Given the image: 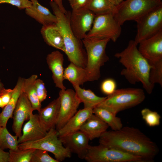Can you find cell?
<instances>
[{"mask_svg": "<svg viewBox=\"0 0 162 162\" xmlns=\"http://www.w3.org/2000/svg\"><path fill=\"white\" fill-rule=\"evenodd\" d=\"M99 143L152 162L159 152L156 144L139 129L123 127L119 130L106 131L99 138Z\"/></svg>", "mask_w": 162, "mask_h": 162, "instance_id": "1", "label": "cell"}, {"mask_svg": "<svg viewBox=\"0 0 162 162\" xmlns=\"http://www.w3.org/2000/svg\"><path fill=\"white\" fill-rule=\"evenodd\" d=\"M137 45L134 40H130L126 47L116 53L115 56L124 67L121 71V75L131 84L141 82L147 93L151 94L154 85L149 80L150 66L148 61L139 51Z\"/></svg>", "mask_w": 162, "mask_h": 162, "instance_id": "2", "label": "cell"}, {"mask_svg": "<svg viewBox=\"0 0 162 162\" xmlns=\"http://www.w3.org/2000/svg\"><path fill=\"white\" fill-rule=\"evenodd\" d=\"M50 4L54 14L57 18L56 24L63 37L64 52L70 63L85 68L87 63L86 50L83 48L82 40L78 38L74 34L70 28L69 13L65 14L62 12L57 5L53 0Z\"/></svg>", "mask_w": 162, "mask_h": 162, "instance_id": "3", "label": "cell"}, {"mask_svg": "<svg viewBox=\"0 0 162 162\" xmlns=\"http://www.w3.org/2000/svg\"><path fill=\"white\" fill-rule=\"evenodd\" d=\"M110 40L108 39H98L87 36L82 40L87 56L85 68L86 82L94 81L100 78V68L109 60L106 49Z\"/></svg>", "mask_w": 162, "mask_h": 162, "instance_id": "4", "label": "cell"}, {"mask_svg": "<svg viewBox=\"0 0 162 162\" xmlns=\"http://www.w3.org/2000/svg\"><path fill=\"white\" fill-rule=\"evenodd\" d=\"M145 97L143 90L140 88L116 89L112 94L106 96L97 107L105 109L116 115L121 111L140 104Z\"/></svg>", "mask_w": 162, "mask_h": 162, "instance_id": "5", "label": "cell"}, {"mask_svg": "<svg viewBox=\"0 0 162 162\" xmlns=\"http://www.w3.org/2000/svg\"><path fill=\"white\" fill-rule=\"evenodd\" d=\"M18 148L20 149H38L50 152L58 162L71 156L72 153L63 146L55 128L50 129L44 136L39 140L19 143Z\"/></svg>", "mask_w": 162, "mask_h": 162, "instance_id": "6", "label": "cell"}, {"mask_svg": "<svg viewBox=\"0 0 162 162\" xmlns=\"http://www.w3.org/2000/svg\"><path fill=\"white\" fill-rule=\"evenodd\" d=\"M162 5L161 0H126L116 7L114 16L121 25L135 21L148 12Z\"/></svg>", "mask_w": 162, "mask_h": 162, "instance_id": "7", "label": "cell"}, {"mask_svg": "<svg viewBox=\"0 0 162 162\" xmlns=\"http://www.w3.org/2000/svg\"><path fill=\"white\" fill-rule=\"evenodd\" d=\"M121 32V25L116 19L114 14L109 13L95 15L92 26L86 36L108 39L115 42Z\"/></svg>", "mask_w": 162, "mask_h": 162, "instance_id": "8", "label": "cell"}, {"mask_svg": "<svg viewBox=\"0 0 162 162\" xmlns=\"http://www.w3.org/2000/svg\"><path fill=\"white\" fill-rule=\"evenodd\" d=\"M84 159L88 162H145L140 157L100 144L89 145Z\"/></svg>", "mask_w": 162, "mask_h": 162, "instance_id": "9", "label": "cell"}, {"mask_svg": "<svg viewBox=\"0 0 162 162\" xmlns=\"http://www.w3.org/2000/svg\"><path fill=\"white\" fill-rule=\"evenodd\" d=\"M137 32L134 40L137 45L162 30V5L156 8L141 16L135 21Z\"/></svg>", "mask_w": 162, "mask_h": 162, "instance_id": "10", "label": "cell"}, {"mask_svg": "<svg viewBox=\"0 0 162 162\" xmlns=\"http://www.w3.org/2000/svg\"><path fill=\"white\" fill-rule=\"evenodd\" d=\"M59 97L60 107L55 128L57 131L61 129L75 114L81 103L75 91L71 89L61 90Z\"/></svg>", "mask_w": 162, "mask_h": 162, "instance_id": "11", "label": "cell"}, {"mask_svg": "<svg viewBox=\"0 0 162 162\" xmlns=\"http://www.w3.org/2000/svg\"><path fill=\"white\" fill-rule=\"evenodd\" d=\"M95 15L86 8L72 10L69 13L70 28L75 35L82 40L91 29Z\"/></svg>", "mask_w": 162, "mask_h": 162, "instance_id": "12", "label": "cell"}, {"mask_svg": "<svg viewBox=\"0 0 162 162\" xmlns=\"http://www.w3.org/2000/svg\"><path fill=\"white\" fill-rule=\"evenodd\" d=\"M33 111L31 102L22 91L17 102L13 116L12 130L18 138L22 135V129L24 122L29 119Z\"/></svg>", "mask_w": 162, "mask_h": 162, "instance_id": "13", "label": "cell"}, {"mask_svg": "<svg viewBox=\"0 0 162 162\" xmlns=\"http://www.w3.org/2000/svg\"><path fill=\"white\" fill-rule=\"evenodd\" d=\"M58 138L71 153L76 154L80 159H84L89 145V140L84 133L79 130Z\"/></svg>", "mask_w": 162, "mask_h": 162, "instance_id": "14", "label": "cell"}, {"mask_svg": "<svg viewBox=\"0 0 162 162\" xmlns=\"http://www.w3.org/2000/svg\"><path fill=\"white\" fill-rule=\"evenodd\" d=\"M138 50L149 61L162 59V30L140 42Z\"/></svg>", "mask_w": 162, "mask_h": 162, "instance_id": "15", "label": "cell"}, {"mask_svg": "<svg viewBox=\"0 0 162 162\" xmlns=\"http://www.w3.org/2000/svg\"><path fill=\"white\" fill-rule=\"evenodd\" d=\"M47 131L40 122L38 114L32 113L22 129V134L18 138L19 143L39 140L44 136Z\"/></svg>", "mask_w": 162, "mask_h": 162, "instance_id": "16", "label": "cell"}, {"mask_svg": "<svg viewBox=\"0 0 162 162\" xmlns=\"http://www.w3.org/2000/svg\"><path fill=\"white\" fill-rule=\"evenodd\" d=\"M64 61L63 54L58 50L52 51L46 57V61L49 69L52 74V78L56 87L62 90L66 89L63 84Z\"/></svg>", "mask_w": 162, "mask_h": 162, "instance_id": "17", "label": "cell"}, {"mask_svg": "<svg viewBox=\"0 0 162 162\" xmlns=\"http://www.w3.org/2000/svg\"><path fill=\"white\" fill-rule=\"evenodd\" d=\"M60 107V99L58 97L38 111L40 120L47 131L51 128H55Z\"/></svg>", "mask_w": 162, "mask_h": 162, "instance_id": "18", "label": "cell"}, {"mask_svg": "<svg viewBox=\"0 0 162 162\" xmlns=\"http://www.w3.org/2000/svg\"><path fill=\"white\" fill-rule=\"evenodd\" d=\"M31 6L25 9L26 14L43 26L56 23V16L46 8L41 5L38 0H30Z\"/></svg>", "mask_w": 162, "mask_h": 162, "instance_id": "19", "label": "cell"}, {"mask_svg": "<svg viewBox=\"0 0 162 162\" xmlns=\"http://www.w3.org/2000/svg\"><path fill=\"white\" fill-rule=\"evenodd\" d=\"M108 125L93 113L82 124L80 130L84 133L89 140L99 138L107 130Z\"/></svg>", "mask_w": 162, "mask_h": 162, "instance_id": "20", "label": "cell"}, {"mask_svg": "<svg viewBox=\"0 0 162 162\" xmlns=\"http://www.w3.org/2000/svg\"><path fill=\"white\" fill-rule=\"evenodd\" d=\"M93 113V109L90 108H84L77 111L61 129L57 131L58 136L80 130L82 124Z\"/></svg>", "mask_w": 162, "mask_h": 162, "instance_id": "21", "label": "cell"}, {"mask_svg": "<svg viewBox=\"0 0 162 162\" xmlns=\"http://www.w3.org/2000/svg\"><path fill=\"white\" fill-rule=\"evenodd\" d=\"M40 32L44 40L48 45L64 52L63 37L56 24L43 26Z\"/></svg>", "mask_w": 162, "mask_h": 162, "instance_id": "22", "label": "cell"}, {"mask_svg": "<svg viewBox=\"0 0 162 162\" xmlns=\"http://www.w3.org/2000/svg\"><path fill=\"white\" fill-rule=\"evenodd\" d=\"M24 78L19 77L14 88L12 97L9 103L0 113V126L6 127L8 121L13 118V113L18 99L22 91Z\"/></svg>", "mask_w": 162, "mask_h": 162, "instance_id": "23", "label": "cell"}, {"mask_svg": "<svg viewBox=\"0 0 162 162\" xmlns=\"http://www.w3.org/2000/svg\"><path fill=\"white\" fill-rule=\"evenodd\" d=\"M86 77L85 68L72 63H70L64 70V79L69 81L73 86L82 85L86 82Z\"/></svg>", "mask_w": 162, "mask_h": 162, "instance_id": "24", "label": "cell"}, {"mask_svg": "<svg viewBox=\"0 0 162 162\" xmlns=\"http://www.w3.org/2000/svg\"><path fill=\"white\" fill-rule=\"evenodd\" d=\"M77 96L81 103H83L84 108L93 109L106 98L97 95L92 90L85 89L79 86H73Z\"/></svg>", "mask_w": 162, "mask_h": 162, "instance_id": "25", "label": "cell"}, {"mask_svg": "<svg viewBox=\"0 0 162 162\" xmlns=\"http://www.w3.org/2000/svg\"><path fill=\"white\" fill-rule=\"evenodd\" d=\"M37 78V75L33 74L24 79L22 91L31 102L33 110L39 111L41 108V105L37 96L35 86V81Z\"/></svg>", "mask_w": 162, "mask_h": 162, "instance_id": "26", "label": "cell"}, {"mask_svg": "<svg viewBox=\"0 0 162 162\" xmlns=\"http://www.w3.org/2000/svg\"><path fill=\"white\" fill-rule=\"evenodd\" d=\"M93 113L110 127L111 130H118L123 127L120 118L107 110L96 107L93 109Z\"/></svg>", "mask_w": 162, "mask_h": 162, "instance_id": "27", "label": "cell"}, {"mask_svg": "<svg viewBox=\"0 0 162 162\" xmlns=\"http://www.w3.org/2000/svg\"><path fill=\"white\" fill-rule=\"evenodd\" d=\"M95 15L115 13L116 7L109 0H89L86 7Z\"/></svg>", "mask_w": 162, "mask_h": 162, "instance_id": "28", "label": "cell"}, {"mask_svg": "<svg viewBox=\"0 0 162 162\" xmlns=\"http://www.w3.org/2000/svg\"><path fill=\"white\" fill-rule=\"evenodd\" d=\"M18 137L11 135L6 127L0 126V147L2 149L16 150L19 149Z\"/></svg>", "mask_w": 162, "mask_h": 162, "instance_id": "29", "label": "cell"}, {"mask_svg": "<svg viewBox=\"0 0 162 162\" xmlns=\"http://www.w3.org/2000/svg\"><path fill=\"white\" fill-rule=\"evenodd\" d=\"M35 149L9 150V162H31Z\"/></svg>", "mask_w": 162, "mask_h": 162, "instance_id": "30", "label": "cell"}, {"mask_svg": "<svg viewBox=\"0 0 162 162\" xmlns=\"http://www.w3.org/2000/svg\"><path fill=\"white\" fill-rule=\"evenodd\" d=\"M150 66L149 80L153 84L157 83L162 86V59L155 61H148Z\"/></svg>", "mask_w": 162, "mask_h": 162, "instance_id": "31", "label": "cell"}, {"mask_svg": "<svg viewBox=\"0 0 162 162\" xmlns=\"http://www.w3.org/2000/svg\"><path fill=\"white\" fill-rule=\"evenodd\" d=\"M141 114L142 119L148 126L154 127L160 125L161 117L157 112L145 108L141 110Z\"/></svg>", "mask_w": 162, "mask_h": 162, "instance_id": "32", "label": "cell"}, {"mask_svg": "<svg viewBox=\"0 0 162 162\" xmlns=\"http://www.w3.org/2000/svg\"><path fill=\"white\" fill-rule=\"evenodd\" d=\"M31 162H58L51 157L48 152L40 149H35L33 152Z\"/></svg>", "mask_w": 162, "mask_h": 162, "instance_id": "33", "label": "cell"}, {"mask_svg": "<svg viewBox=\"0 0 162 162\" xmlns=\"http://www.w3.org/2000/svg\"><path fill=\"white\" fill-rule=\"evenodd\" d=\"M117 84L115 80L112 78H107L104 80L100 85L102 92L109 96L112 94L116 89Z\"/></svg>", "mask_w": 162, "mask_h": 162, "instance_id": "34", "label": "cell"}, {"mask_svg": "<svg viewBox=\"0 0 162 162\" xmlns=\"http://www.w3.org/2000/svg\"><path fill=\"white\" fill-rule=\"evenodd\" d=\"M35 86L38 97L41 103L47 96V91L43 81L40 79L37 78L35 82Z\"/></svg>", "mask_w": 162, "mask_h": 162, "instance_id": "35", "label": "cell"}, {"mask_svg": "<svg viewBox=\"0 0 162 162\" xmlns=\"http://www.w3.org/2000/svg\"><path fill=\"white\" fill-rule=\"evenodd\" d=\"M4 3L15 6L20 9H25L31 7L32 4L30 0H0V4Z\"/></svg>", "mask_w": 162, "mask_h": 162, "instance_id": "36", "label": "cell"}, {"mask_svg": "<svg viewBox=\"0 0 162 162\" xmlns=\"http://www.w3.org/2000/svg\"><path fill=\"white\" fill-rule=\"evenodd\" d=\"M72 10L86 8L89 0H68Z\"/></svg>", "mask_w": 162, "mask_h": 162, "instance_id": "37", "label": "cell"}, {"mask_svg": "<svg viewBox=\"0 0 162 162\" xmlns=\"http://www.w3.org/2000/svg\"><path fill=\"white\" fill-rule=\"evenodd\" d=\"M13 89L4 88L0 95L4 107L9 103L13 93Z\"/></svg>", "mask_w": 162, "mask_h": 162, "instance_id": "38", "label": "cell"}, {"mask_svg": "<svg viewBox=\"0 0 162 162\" xmlns=\"http://www.w3.org/2000/svg\"><path fill=\"white\" fill-rule=\"evenodd\" d=\"M9 152H6L0 147V162H9Z\"/></svg>", "mask_w": 162, "mask_h": 162, "instance_id": "39", "label": "cell"}, {"mask_svg": "<svg viewBox=\"0 0 162 162\" xmlns=\"http://www.w3.org/2000/svg\"><path fill=\"white\" fill-rule=\"evenodd\" d=\"M57 5L61 11L65 14L68 12L64 7L62 3V0H53Z\"/></svg>", "mask_w": 162, "mask_h": 162, "instance_id": "40", "label": "cell"}, {"mask_svg": "<svg viewBox=\"0 0 162 162\" xmlns=\"http://www.w3.org/2000/svg\"><path fill=\"white\" fill-rule=\"evenodd\" d=\"M112 4L117 6L120 4L124 0H109Z\"/></svg>", "mask_w": 162, "mask_h": 162, "instance_id": "41", "label": "cell"}, {"mask_svg": "<svg viewBox=\"0 0 162 162\" xmlns=\"http://www.w3.org/2000/svg\"><path fill=\"white\" fill-rule=\"evenodd\" d=\"M4 88V85L0 79V96L1 95L2 91Z\"/></svg>", "mask_w": 162, "mask_h": 162, "instance_id": "42", "label": "cell"}, {"mask_svg": "<svg viewBox=\"0 0 162 162\" xmlns=\"http://www.w3.org/2000/svg\"><path fill=\"white\" fill-rule=\"evenodd\" d=\"M4 107V106L3 104L1 98L0 96V108H1L3 109Z\"/></svg>", "mask_w": 162, "mask_h": 162, "instance_id": "43", "label": "cell"}]
</instances>
